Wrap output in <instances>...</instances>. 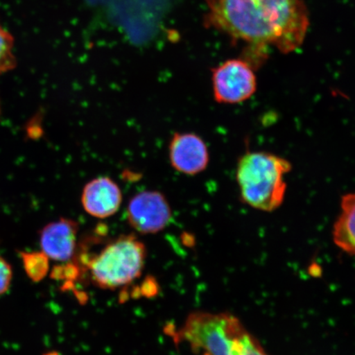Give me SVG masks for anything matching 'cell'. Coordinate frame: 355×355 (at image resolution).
Returning <instances> with one entry per match:
<instances>
[{"instance_id": "1", "label": "cell", "mask_w": 355, "mask_h": 355, "mask_svg": "<svg viewBox=\"0 0 355 355\" xmlns=\"http://www.w3.org/2000/svg\"><path fill=\"white\" fill-rule=\"evenodd\" d=\"M207 25L246 43L251 65L263 63L270 47L288 54L299 49L309 28L303 0H206Z\"/></svg>"}, {"instance_id": "2", "label": "cell", "mask_w": 355, "mask_h": 355, "mask_svg": "<svg viewBox=\"0 0 355 355\" xmlns=\"http://www.w3.org/2000/svg\"><path fill=\"white\" fill-rule=\"evenodd\" d=\"M174 337L200 355H268L242 322L227 313L195 311Z\"/></svg>"}, {"instance_id": "3", "label": "cell", "mask_w": 355, "mask_h": 355, "mask_svg": "<svg viewBox=\"0 0 355 355\" xmlns=\"http://www.w3.org/2000/svg\"><path fill=\"white\" fill-rule=\"evenodd\" d=\"M291 171L290 162L277 155L265 152L244 154L236 171L243 201L257 210H277L285 199V177Z\"/></svg>"}, {"instance_id": "4", "label": "cell", "mask_w": 355, "mask_h": 355, "mask_svg": "<svg viewBox=\"0 0 355 355\" xmlns=\"http://www.w3.org/2000/svg\"><path fill=\"white\" fill-rule=\"evenodd\" d=\"M146 259L145 244L135 234H123L87 259L73 260L88 270L92 282L102 290H116L141 276Z\"/></svg>"}, {"instance_id": "5", "label": "cell", "mask_w": 355, "mask_h": 355, "mask_svg": "<svg viewBox=\"0 0 355 355\" xmlns=\"http://www.w3.org/2000/svg\"><path fill=\"white\" fill-rule=\"evenodd\" d=\"M213 96L220 104L241 103L257 90L254 68L244 59L224 62L212 69Z\"/></svg>"}, {"instance_id": "6", "label": "cell", "mask_w": 355, "mask_h": 355, "mask_svg": "<svg viewBox=\"0 0 355 355\" xmlns=\"http://www.w3.org/2000/svg\"><path fill=\"white\" fill-rule=\"evenodd\" d=\"M128 224L143 234H157L171 224L172 210L165 195L144 190L130 198L127 206Z\"/></svg>"}, {"instance_id": "7", "label": "cell", "mask_w": 355, "mask_h": 355, "mask_svg": "<svg viewBox=\"0 0 355 355\" xmlns=\"http://www.w3.org/2000/svg\"><path fill=\"white\" fill-rule=\"evenodd\" d=\"M168 155L172 168L185 175H199L209 165L207 146L194 132H175L168 144Z\"/></svg>"}, {"instance_id": "8", "label": "cell", "mask_w": 355, "mask_h": 355, "mask_svg": "<svg viewBox=\"0 0 355 355\" xmlns=\"http://www.w3.org/2000/svg\"><path fill=\"white\" fill-rule=\"evenodd\" d=\"M122 201L121 189L108 176L96 177L87 182L81 195L84 211L97 219L114 216L121 208Z\"/></svg>"}, {"instance_id": "9", "label": "cell", "mask_w": 355, "mask_h": 355, "mask_svg": "<svg viewBox=\"0 0 355 355\" xmlns=\"http://www.w3.org/2000/svg\"><path fill=\"white\" fill-rule=\"evenodd\" d=\"M79 226L77 221L61 218L52 222L41 232V248L49 259L68 261L77 251Z\"/></svg>"}, {"instance_id": "10", "label": "cell", "mask_w": 355, "mask_h": 355, "mask_svg": "<svg viewBox=\"0 0 355 355\" xmlns=\"http://www.w3.org/2000/svg\"><path fill=\"white\" fill-rule=\"evenodd\" d=\"M340 207L333 228V241L341 250L355 257V193L345 194Z\"/></svg>"}, {"instance_id": "11", "label": "cell", "mask_w": 355, "mask_h": 355, "mask_svg": "<svg viewBox=\"0 0 355 355\" xmlns=\"http://www.w3.org/2000/svg\"><path fill=\"white\" fill-rule=\"evenodd\" d=\"M20 254L28 277L34 282H42L50 268L49 257L43 252H21Z\"/></svg>"}, {"instance_id": "12", "label": "cell", "mask_w": 355, "mask_h": 355, "mask_svg": "<svg viewBox=\"0 0 355 355\" xmlns=\"http://www.w3.org/2000/svg\"><path fill=\"white\" fill-rule=\"evenodd\" d=\"M12 48L13 42L11 35L0 26V73L7 72L15 65Z\"/></svg>"}, {"instance_id": "13", "label": "cell", "mask_w": 355, "mask_h": 355, "mask_svg": "<svg viewBox=\"0 0 355 355\" xmlns=\"http://www.w3.org/2000/svg\"><path fill=\"white\" fill-rule=\"evenodd\" d=\"M12 278V268L0 257V295L4 294L10 286Z\"/></svg>"}, {"instance_id": "14", "label": "cell", "mask_w": 355, "mask_h": 355, "mask_svg": "<svg viewBox=\"0 0 355 355\" xmlns=\"http://www.w3.org/2000/svg\"><path fill=\"white\" fill-rule=\"evenodd\" d=\"M141 291L144 292V295L153 296L157 293V283L153 282L152 281H146L144 284Z\"/></svg>"}]
</instances>
